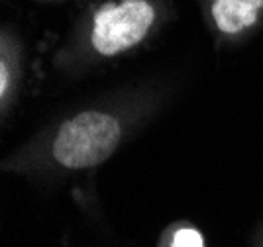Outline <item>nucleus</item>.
<instances>
[{
  "mask_svg": "<svg viewBox=\"0 0 263 247\" xmlns=\"http://www.w3.org/2000/svg\"><path fill=\"white\" fill-rule=\"evenodd\" d=\"M155 22V8L147 0L106 2L95 14L90 42L104 57H114L142 42Z\"/></svg>",
  "mask_w": 263,
  "mask_h": 247,
  "instance_id": "obj_2",
  "label": "nucleus"
},
{
  "mask_svg": "<svg viewBox=\"0 0 263 247\" xmlns=\"http://www.w3.org/2000/svg\"><path fill=\"white\" fill-rule=\"evenodd\" d=\"M122 128L104 112H81L65 122L53 143V157L67 169H88L106 161L118 147Z\"/></svg>",
  "mask_w": 263,
  "mask_h": 247,
  "instance_id": "obj_1",
  "label": "nucleus"
},
{
  "mask_svg": "<svg viewBox=\"0 0 263 247\" xmlns=\"http://www.w3.org/2000/svg\"><path fill=\"white\" fill-rule=\"evenodd\" d=\"M6 88H8V71H6V65H0V92L6 94Z\"/></svg>",
  "mask_w": 263,
  "mask_h": 247,
  "instance_id": "obj_5",
  "label": "nucleus"
},
{
  "mask_svg": "<svg viewBox=\"0 0 263 247\" xmlns=\"http://www.w3.org/2000/svg\"><path fill=\"white\" fill-rule=\"evenodd\" d=\"M171 247H204L202 236L193 227H183L179 230L171 241Z\"/></svg>",
  "mask_w": 263,
  "mask_h": 247,
  "instance_id": "obj_4",
  "label": "nucleus"
},
{
  "mask_svg": "<svg viewBox=\"0 0 263 247\" xmlns=\"http://www.w3.org/2000/svg\"><path fill=\"white\" fill-rule=\"evenodd\" d=\"M263 0H212V18L222 33H238L257 22Z\"/></svg>",
  "mask_w": 263,
  "mask_h": 247,
  "instance_id": "obj_3",
  "label": "nucleus"
}]
</instances>
